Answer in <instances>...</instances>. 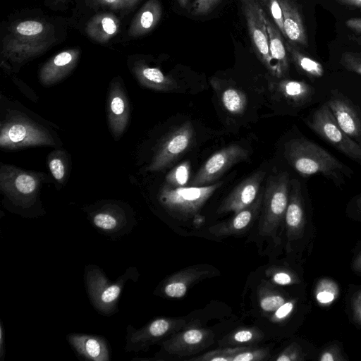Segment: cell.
Listing matches in <instances>:
<instances>
[{"instance_id": "obj_1", "label": "cell", "mask_w": 361, "mask_h": 361, "mask_svg": "<svg viewBox=\"0 0 361 361\" xmlns=\"http://www.w3.org/2000/svg\"><path fill=\"white\" fill-rule=\"evenodd\" d=\"M285 157L292 167L302 176L321 174L338 182L342 175L352 171L324 148L305 138H295L285 146Z\"/></svg>"}, {"instance_id": "obj_2", "label": "cell", "mask_w": 361, "mask_h": 361, "mask_svg": "<svg viewBox=\"0 0 361 361\" xmlns=\"http://www.w3.org/2000/svg\"><path fill=\"white\" fill-rule=\"evenodd\" d=\"M138 271L128 267L116 281H110L103 270L93 264L86 266L84 279L90 300L101 314L110 316L118 312V303L124 285L129 280L137 281Z\"/></svg>"}, {"instance_id": "obj_3", "label": "cell", "mask_w": 361, "mask_h": 361, "mask_svg": "<svg viewBox=\"0 0 361 361\" xmlns=\"http://www.w3.org/2000/svg\"><path fill=\"white\" fill-rule=\"evenodd\" d=\"M290 180L286 171L271 174L268 178L263 192L259 233L275 238L285 218L289 200Z\"/></svg>"}, {"instance_id": "obj_4", "label": "cell", "mask_w": 361, "mask_h": 361, "mask_svg": "<svg viewBox=\"0 0 361 361\" xmlns=\"http://www.w3.org/2000/svg\"><path fill=\"white\" fill-rule=\"evenodd\" d=\"M223 183V181H219L204 186L176 188L164 185L159 194V201L171 215L180 218L190 217L202 207Z\"/></svg>"}, {"instance_id": "obj_5", "label": "cell", "mask_w": 361, "mask_h": 361, "mask_svg": "<svg viewBox=\"0 0 361 361\" xmlns=\"http://www.w3.org/2000/svg\"><path fill=\"white\" fill-rule=\"evenodd\" d=\"M54 145L55 142L50 133L26 117L16 115L1 123L0 146L3 149Z\"/></svg>"}, {"instance_id": "obj_6", "label": "cell", "mask_w": 361, "mask_h": 361, "mask_svg": "<svg viewBox=\"0 0 361 361\" xmlns=\"http://www.w3.org/2000/svg\"><path fill=\"white\" fill-rule=\"evenodd\" d=\"M44 176L14 166L1 165L0 188L16 205L28 207L36 200Z\"/></svg>"}, {"instance_id": "obj_7", "label": "cell", "mask_w": 361, "mask_h": 361, "mask_svg": "<svg viewBox=\"0 0 361 361\" xmlns=\"http://www.w3.org/2000/svg\"><path fill=\"white\" fill-rule=\"evenodd\" d=\"M307 123L338 150L361 164V145L340 128L326 104L316 109Z\"/></svg>"}, {"instance_id": "obj_8", "label": "cell", "mask_w": 361, "mask_h": 361, "mask_svg": "<svg viewBox=\"0 0 361 361\" xmlns=\"http://www.w3.org/2000/svg\"><path fill=\"white\" fill-rule=\"evenodd\" d=\"M194 135V128L189 121L171 130L157 146L147 170L154 172L169 167L190 147Z\"/></svg>"}, {"instance_id": "obj_9", "label": "cell", "mask_w": 361, "mask_h": 361, "mask_svg": "<svg viewBox=\"0 0 361 361\" xmlns=\"http://www.w3.org/2000/svg\"><path fill=\"white\" fill-rule=\"evenodd\" d=\"M241 8L255 53L269 73L276 77L269 53L264 10L258 0H241Z\"/></svg>"}, {"instance_id": "obj_10", "label": "cell", "mask_w": 361, "mask_h": 361, "mask_svg": "<svg viewBox=\"0 0 361 361\" xmlns=\"http://www.w3.org/2000/svg\"><path fill=\"white\" fill-rule=\"evenodd\" d=\"M248 151L238 145H231L213 154L197 171L190 186H204L216 181L234 164L248 158Z\"/></svg>"}, {"instance_id": "obj_11", "label": "cell", "mask_w": 361, "mask_h": 361, "mask_svg": "<svg viewBox=\"0 0 361 361\" xmlns=\"http://www.w3.org/2000/svg\"><path fill=\"white\" fill-rule=\"evenodd\" d=\"M88 216L96 229L109 236L123 235L133 227V217L117 204H104Z\"/></svg>"}, {"instance_id": "obj_12", "label": "cell", "mask_w": 361, "mask_h": 361, "mask_svg": "<svg viewBox=\"0 0 361 361\" xmlns=\"http://www.w3.org/2000/svg\"><path fill=\"white\" fill-rule=\"evenodd\" d=\"M56 39H32L7 34L1 42V56L16 64H22L46 52Z\"/></svg>"}, {"instance_id": "obj_13", "label": "cell", "mask_w": 361, "mask_h": 361, "mask_svg": "<svg viewBox=\"0 0 361 361\" xmlns=\"http://www.w3.org/2000/svg\"><path fill=\"white\" fill-rule=\"evenodd\" d=\"M121 82L119 77L111 81L106 103L108 123L116 140L124 133L130 118L129 101Z\"/></svg>"}, {"instance_id": "obj_14", "label": "cell", "mask_w": 361, "mask_h": 361, "mask_svg": "<svg viewBox=\"0 0 361 361\" xmlns=\"http://www.w3.org/2000/svg\"><path fill=\"white\" fill-rule=\"evenodd\" d=\"M326 104L340 128L361 144V113L356 106L338 90L332 92Z\"/></svg>"}, {"instance_id": "obj_15", "label": "cell", "mask_w": 361, "mask_h": 361, "mask_svg": "<svg viewBox=\"0 0 361 361\" xmlns=\"http://www.w3.org/2000/svg\"><path fill=\"white\" fill-rule=\"evenodd\" d=\"M265 174L264 171L259 170L241 181L221 202L216 213L235 214L254 202L259 195V190Z\"/></svg>"}, {"instance_id": "obj_16", "label": "cell", "mask_w": 361, "mask_h": 361, "mask_svg": "<svg viewBox=\"0 0 361 361\" xmlns=\"http://www.w3.org/2000/svg\"><path fill=\"white\" fill-rule=\"evenodd\" d=\"M80 56L79 48L66 49L55 54L40 68L38 73L40 82L44 86L59 82L74 69Z\"/></svg>"}, {"instance_id": "obj_17", "label": "cell", "mask_w": 361, "mask_h": 361, "mask_svg": "<svg viewBox=\"0 0 361 361\" xmlns=\"http://www.w3.org/2000/svg\"><path fill=\"white\" fill-rule=\"evenodd\" d=\"M171 327L170 322L164 318L156 319L140 329L132 325L126 328V353L146 350L149 345L163 337Z\"/></svg>"}, {"instance_id": "obj_18", "label": "cell", "mask_w": 361, "mask_h": 361, "mask_svg": "<svg viewBox=\"0 0 361 361\" xmlns=\"http://www.w3.org/2000/svg\"><path fill=\"white\" fill-rule=\"evenodd\" d=\"M284 219L288 241L300 238L303 235L306 218L300 183L297 179L290 180L289 200Z\"/></svg>"}, {"instance_id": "obj_19", "label": "cell", "mask_w": 361, "mask_h": 361, "mask_svg": "<svg viewBox=\"0 0 361 361\" xmlns=\"http://www.w3.org/2000/svg\"><path fill=\"white\" fill-rule=\"evenodd\" d=\"M67 341L76 353L87 360L109 361L111 358L109 345L101 336L70 334Z\"/></svg>"}, {"instance_id": "obj_20", "label": "cell", "mask_w": 361, "mask_h": 361, "mask_svg": "<svg viewBox=\"0 0 361 361\" xmlns=\"http://www.w3.org/2000/svg\"><path fill=\"white\" fill-rule=\"evenodd\" d=\"M279 2L282 10L286 39L300 47L307 48L308 39L298 5L294 0H279Z\"/></svg>"}, {"instance_id": "obj_21", "label": "cell", "mask_w": 361, "mask_h": 361, "mask_svg": "<svg viewBox=\"0 0 361 361\" xmlns=\"http://www.w3.org/2000/svg\"><path fill=\"white\" fill-rule=\"evenodd\" d=\"M263 192L264 191L260 192L251 204L235 213L229 221L209 227V233L219 237L245 232L261 210Z\"/></svg>"}, {"instance_id": "obj_22", "label": "cell", "mask_w": 361, "mask_h": 361, "mask_svg": "<svg viewBox=\"0 0 361 361\" xmlns=\"http://www.w3.org/2000/svg\"><path fill=\"white\" fill-rule=\"evenodd\" d=\"M131 72L139 83L147 88L162 92L177 88L176 80L165 75L159 68L151 67L142 61H136L130 66Z\"/></svg>"}, {"instance_id": "obj_23", "label": "cell", "mask_w": 361, "mask_h": 361, "mask_svg": "<svg viewBox=\"0 0 361 361\" xmlns=\"http://www.w3.org/2000/svg\"><path fill=\"white\" fill-rule=\"evenodd\" d=\"M264 17L269 37V53L275 69L276 78H285L289 73V57L283 40L284 37L274 23L268 18L264 11Z\"/></svg>"}, {"instance_id": "obj_24", "label": "cell", "mask_w": 361, "mask_h": 361, "mask_svg": "<svg viewBox=\"0 0 361 361\" xmlns=\"http://www.w3.org/2000/svg\"><path fill=\"white\" fill-rule=\"evenodd\" d=\"M271 90L294 106L306 104L314 93V88L307 82L286 78L272 82Z\"/></svg>"}, {"instance_id": "obj_25", "label": "cell", "mask_w": 361, "mask_h": 361, "mask_svg": "<svg viewBox=\"0 0 361 361\" xmlns=\"http://www.w3.org/2000/svg\"><path fill=\"white\" fill-rule=\"evenodd\" d=\"M162 8L159 0H148L134 16L128 30L132 37L145 35L152 31L159 23Z\"/></svg>"}, {"instance_id": "obj_26", "label": "cell", "mask_w": 361, "mask_h": 361, "mask_svg": "<svg viewBox=\"0 0 361 361\" xmlns=\"http://www.w3.org/2000/svg\"><path fill=\"white\" fill-rule=\"evenodd\" d=\"M120 25V20L115 15L100 13L90 19L86 24L85 32L94 41L106 43L119 32Z\"/></svg>"}, {"instance_id": "obj_27", "label": "cell", "mask_w": 361, "mask_h": 361, "mask_svg": "<svg viewBox=\"0 0 361 361\" xmlns=\"http://www.w3.org/2000/svg\"><path fill=\"white\" fill-rule=\"evenodd\" d=\"M211 85L218 90L224 107L230 114L240 115L245 111L247 97L243 92L216 78L211 79Z\"/></svg>"}, {"instance_id": "obj_28", "label": "cell", "mask_w": 361, "mask_h": 361, "mask_svg": "<svg viewBox=\"0 0 361 361\" xmlns=\"http://www.w3.org/2000/svg\"><path fill=\"white\" fill-rule=\"evenodd\" d=\"M8 34L32 39H56L54 27L46 21L39 19H25L13 23L8 28Z\"/></svg>"}, {"instance_id": "obj_29", "label": "cell", "mask_w": 361, "mask_h": 361, "mask_svg": "<svg viewBox=\"0 0 361 361\" xmlns=\"http://www.w3.org/2000/svg\"><path fill=\"white\" fill-rule=\"evenodd\" d=\"M285 44L289 59L300 73L311 79L323 76L324 70L319 61L303 53L299 46L288 40Z\"/></svg>"}, {"instance_id": "obj_30", "label": "cell", "mask_w": 361, "mask_h": 361, "mask_svg": "<svg viewBox=\"0 0 361 361\" xmlns=\"http://www.w3.org/2000/svg\"><path fill=\"white\" fill-rule=\"evenodd\" d=\"M48 166L54 179L62 184L68 173V161L64 152L55 150L48 157Z\"/></svg>"}, {"instance_id": "obj_31", "label": "cell", "mask_w": 361, "mask_h": 361, "mask_svg": "<svg viewBox=\"0 0 361 361\" xmlns=\"http://www.w3.org/2000/svg\"><path fill=\"white\" fill-rule=\"evenodd\" d=\"M190 169L188 161L180 163L167 174L164 185L172 188L185 187L189 181Z\"/></svg>"}, {"instance_id": "obj_32", "label": "cell", "mask_w": 361, "mask_h": 361, "mask_svg": "<svg viewBox=\"0 0 361 361\" xmlns=\"http://www.w3.org/2000/svg\"><path fill=\"white\" fill-rule=\"evenodd\" d=\"M338 295V288L336 284L328 280L320 282L317 289V300L323 304L331 302Z\"/></svg>"}, {"instance_id": "obj_33", "label": "cell", "mask_w": 361, "mask_h": 361, "mask_svg": "<svg viewBox=\"0 0 361 361\" xmlns=\"http://www.w3.org/2000/svg\"><path fill=\"white\" fill-rule=\"evenodd\" d=\"M260 2L267 9L269 14L272 18L274 24L277 26L283 37L286 39L282 10L279 0H260Z\"/></svg>"}, {"instance_id": "obj_34", "label": "cell", "mask_w": 361, "mask_h": 361, "mask_svg": "<svg viewBox=\"0 0 361 361\" xmlns=\"http://www.w3.org/2000/svg\"><path fill=\"white\" fill-rule=\"evenodd\" d=\"M340 63L348 71L361 75V52H343L340 59Z\"/></svg>"}, {"instance_id": "obj_35", "label": "cell", "mask_w": 361, "mask_h": 361, "mask_svg": "<svg viewBox=\"0 0 361 361\" xmlns=\"http://www.w3.org/2000/svg\"><path fill=\"white\" fill-rule=\"evenodd\" d=\"M221 0H194L190 13L194 16H202L211 13Z\"/></svg>"}, {"instance_id": "obj_36", "label": "cell", "mask_w": 361, "mask_h": 361, "mask_svg": "<svg viewBox=\"0 0 361 361\" xmlns=\"http://www.w3.org/2000/svg\"><path fill=\"white\" fill-rule=\"evenodd\" d=\"M92 2L96 6L123 12L130 10L137 4L135 0H92Z\"/></svg>"}, {"instance_id": "obj_37", "label": "cell", "mask_w": 361, "mask_h": 361, "mask_svg": "<svg viewBox=\"0 0 361 361\" xmlns=\"http://www.w3.org/2000/svg\"><path fill=\"white\" fill-rule=\"evenodd\" d=\"M242 348H228L221 350L210 352L204 355L202 357L196 360H210V361H233L234 355L243 349Z\"/></svg>"}, {"instance_id": "obj_38", "label": "cell", "mask_w": 361, "mask_h": 361, "mask_svg": "<svg viewBox=\"0 0 361 361\" xmlns=\"http://www.w3.org/2000/svg\"><path fill=\"white\" fill-rule=\"evenodd\" d=\"M187 291V286L183 281H171L164 288V292L169 298H179L183 297Z\"/></svg>"}, {"instance_id": "obj_39", "label": "cell", "mask_w": 361, "mask_h": 361, "mask_svg": "<svg viewBox=\"0 0 361 361\" xmlns=\"http://www.w3.org/2000/svg\"><path fill=\"white\" fill-rule=\"evenodd\" d=\"M345 25L350 31L349 39L361 46V17L350 18L345 20Z\"/></svg>"}, {"instance_id": "obj_40", "label": "cell", "mask_w": 361, "mask_h": 361, "mask_svg": "<svg viewBox=\"0 0 361 361\" xmlns=\"http://www.w3.org/2000/svg\"><path fill=\"white\" fill-rule=\"evenodd\" d=\"M265 356V353L261 350H252L248 348H244L237 353L233 359V361H251L259 360Z\"/></svg>"}, {"instance_id": "obj_41", "label": "cell", "mask_w": 361, "mask_h": 361, "mask_svg": "<svg viewBox=\"0 0 361 361\" xmlns=\"http://www.w3.org/2000/svg\"><path fill=\"white\" fill-rule=\"evenodd\" d=\"M285 302V299L280 295H267L260 300L261 308L266 312L276 311Z\"/></svg>"}, {"instance_id": "obj_42", "label": "cell", "mask_w": 361, "mask_h": 361, "mask_svg": "<svg viewBox=\"0 0 361 361\" xmlns=\"http://www.w3.org/2000/svg\"><path fill=\"white\" fill-rule=\"evenodd\" d=\"M320 361H343L345 360L339 348L336 345L327 347L319 357Z\"/></svg>"}, {"instance_id": "obj_43", "label": "cell", "mask_w": 361, "mask_h": 361, "mask_svg": "<svg viewBox=\"0 0 361 361\" xmlns=\"http://www.w3.org/2000/svg\"><path fill=\"white\" fill-rule=\"evenodd\" d=\"M301 350L297 345H290L276 358L277 361L303 360Z\"/></svg>"}, {"instance_id": "obj_44", "label": "cell", "mask_w": 361, "mask_h": 361, "mask_svg": "<svg viewBox=\"0 0 361 361\" xmlns=\"http://www.w3.org/2000/svg\"><path fill=\"white\" fill-rule=\"evenodd\" d=\"M203 338V333L200 329H190L182 336L183 341L188 345H195L200 343Z\"/></svg>"}, {"instance_id": "obj_45", "label": "cell", "mask_w": 361, "mask_h": 361, "mask_svg": "<svg viewBox=\"0 0 361 361\" xmlns=\"http://www.w3.org/2000/svg\"><path fill=\"white\" fill-rule=\"evenodd\" d=\"M294 307V303L292 301L284 302L275 312V317L277 319H283L290 314Z\"/></svg>"}, {"instance_id": "obj_46", "label": "cell", "mask_w": 361, "mask_h": 361, "mask_svg": "<svg viewBox=\"0 0 361 361\" xmlns=\"http://www.w3.org/2000/svg\"><path fill=\"white\" fill-rule=\"evenodd\" d=\"M352 307L355 321L361 324V292L355 295L353 298Z\"/></svg>"}, {"instance_id": "obj_47", "label": "cell", "mask_w": 361, "mask_h": 361, "mask_svg": "<svg viewBox=\"0 0 361 361\" xmlns=\"http://www.w3.org/2000/svg\"><path fill=\"white\" fill-rule=\"evenodd\" d=\"M274 283L279 285H288L293 283V276L287 272L279 271L273 276Z\"/></svg>"}, {"instance_id": "obj_48", "label": "cell", "mask_w": 361, "mask_h": 361, "mask_svg": "<svg viewBox=\"0 0 361 361\" xmlns=\"http://www.w3.org/2000/svg\"><path fill=\"white\" fill-rule=\"evenodd\" d=\"M252 333L247 330L238 331L233 336V339L239 343H245L252 338Z\"/></svg>"}, {"instance_id": "obj_49", "label": "cell", "mask_w": 361, "mask_h": 361, "mask_svg": "<svg viewBox=\"0 0 361 361\" xmlns=\"http://www.w3.org/2000/svg\"><path fill=\"white\" fill-rule=\"evenodd\" d=\"M5 335L2 322H0V358L4 361L5 356Z\"/></svg>"}, {"instance_id": "obj_50", "label": "cell", "mask_w": 361, "mask_h": 361, "mask_svg": "<svg viewBox=\"0 0 361 361\" xmlns=\"http://www.w3.org/2000/svg\"><path fill=\"white\" fill-rule=\"evenodd\" d=\"M336 1L343 6L361 9V0H336Z\"/></svg>"}, {"instance_id": "obj_51", "label": "cell", "mask_w": 361, "mask_h": 361, "mask_svg": "<svg viewBox=\"0 0 361 361\" xmlns=\"http://www.w3.org/2000/svg\"><path fill=\"white\" fill-rule=\"evenodd\" d=\"M70 0H51L50 7L54 9L62 8Z\"/></svg>"}, {"instance_id": "obj_52", "label": "cell", "mask_w": 361, "mask_h": 361, "mask_svg": "<svg viewBox=\"0 0 361 361\" xmlns=\"http://www.w3.org/2000/svg\"><path fill=\"white\" fill-rule=\"evenodd\" d=\"M353 268L356 271L361 272V252L353 262Z\"/></svg>"}, {"instance_id": "obj_53", "label": "cell", "mask_w": 361, "mask_h": 361, "mask_svg": "<svg viewBox=\"0 0 361 361\" xmlns=\"http://www.w3.org/2000/svg\"><path fill=\"white\" fill-rule=\"evenodd\" d=\"M179 5L182 7V8H186L187 6L188 5V3H189V1L190 0H177Z\"/></svg>"}, {"instance_id": "obj_54", "label": "cell", "mask_w": 361, "mask_h": 361, "mask_svg": "<svg viewBox=\"0 0 361 361\" xmlns=\"http://www.w3.org/2000/svg\"><path fill=\"white\" fill-rule=\"evenodd\" d=\"M357 206L361 212V196L357 200Z\"/></svg>"}, {"instance_id": "obj_55", "label": "cell", "mask_w": 361, "mask_h": 361, "mask_svg": "<svg viewBox=\"0 0 361 361\" xmlns=\"http://www.w3.org/2000/svg\"><path fill=\"white\" fill-rule=\"evenodd\" d=\"M135 1L137 3V1H138L139 0H135Z\"/></svg>"}]
</instances>
